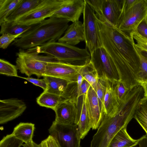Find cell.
Returning a JSON list of instances; mask_svg holds the SVG:
<instances>
[{
	"instance_id": "17",
	"label": "cell",
	"mask_w": 147,
	"mask_h": 147,
	"mask_svg": "<svg viewBox=\"0 0 147 147\" xmlns=\"http://www.w3.org/2000/svg\"><path fill=\"white\" fill-rule=\"evenodd\" d=\"M85 40L83 23L78 21L73 23L68 26L64 35L58 41L74 46Z\"/></svg>"
},
{
	"instance_id": "19",
	"label": "cell",
	"mask_w": 147,
	"mask_h": 147,
	"mask_svg": "<svg viewBox=\"0 0 147 147\" xmlns=\"http://www.w3.org/2000/svg\"><path fill=\"white\" fill-rule=\"evenodd\" d=\"M35 125L31 123L20 122L13 129L12 134L25 143L33 141Z\"/></svg>"
},
{
	"instance_id": "9",
	"label": "cell",
	"mask_w": 147,
	"mask_h": 147,
	"mask_svg": "<svg viewBox=\"0 0 147 147\" xmlns=\"http://www.w3.org/2000/svg\"><path fill=\"white\" fill-rule=\"evenodd\" d=\"M84 9L83 23L86 46L91 54L96 49L102 47L97 27L95 11L85 1Z\"/></svg>"
},
{
	"instance_id": "38",
	"label": "cell",
	"mask_w": 147,
	"mask_h": 147,
	"mask_svg": "<svg viewBox=\"0 0 147 147\" xmlns=\"http://www.w3.org/2000/svg\"><path fill=\"white\" fill-rule=\"evenodd\" d=\"M21 78L25 79L31 83L35 86L41 88L44 90L45 91L47 87V84L45 80L43 79H38L30 77L27 78L19 77Z\"/></svg>"
},
{
	"instance_id": "10",
	"label": "cell",
	"mask_w": 147,
	"mask_h": 147,
	"mask_svg": "<svg viewBox=\"0 0 147 147\" xmlns=\"http://www.w3.org/2000/svg\"><path fill=\"white\" fill-rule=\"evenodd\" d=\"M90 55V61L96 69L99 78L107 79L112 82L119 81L116 67L103 46L95 50Z\"/></svg>"
},
{
	"instance_id": "1",
	"label": "cell",
	"mask_w": 147,
	"mask_h": 147,
	"mask_svg": "<svg viewBox=\"0 0 147 147\" xmlns=\"http://www.w3.org/2000/svg\"><path fill=\"white\" fill-rule=\"evenodd\" d=\"M96 22L102 46L113 61L119 80L125 83L134 82L140 61L132 35L126 34L103 18L96 16Z\"/></svg>"
},
{
	"instance_id": "24",
	"label": "cell",
	"mask_w": 147,
	"mask_h": 147,
	"mask_svg": "<svg viewBox=\"0 0 147 147\" xmlns=\"http://www.w3.org/2000/svg\"><path fill=\"white\" fill-rule=\"evenodd\" d=\"M86 94L82 96L81 109L79 121L77 124L81 139H83L85 138L91 128L86 105L85 96Z\"/></svg>"
},
{
	"instance_id": "23",
	"label": "cell",
	"mask_w": 147,
	"mask_h": 147,
	"mask_svg": "<svg viewBox=\"0 0 147 147\" xmlns=\"http://www.w3.org/2000/svg\"><path fill=\"white\" fill-rule=\"evenodd\" d=\"M64 100L61 96L45 91L36 98V102L40 106L54 111L58 105Z\"/></svg>"
},
{
	"instance_id": "27",
	"label": "cell",
	"mask_w": 147,
	"mask_h": 147,
	"mask_svg": "<svg viewBox=\"0 0 147 147\" xmlns=\"http://www.w3.org/2000/svg\"><path fill=\"white\" fill-rule=\"evenodd\" d=\"M134 118L147 134V97L141 99L135 111Z\"/></svg>"
},
{
	"instance_id": "15",
	"label": "cell",
	"mask_w": 147,
	"mask_h": 147,
	"mask_svg": "<svg viewBox=\"0 0 147 147\" xmlns=\"http://www.w3.org/2000/svg\"><path fill=\"white\" fill-rule=\"evenodd\" d=\"M85 103L91 128L96 130L99 126L104 117L100 109L96 93L90 86L86 94Z\"/></svg>"
},
{
	"instance_id": "4",
	"label": "cell",
	"mask_w": 147,
	"mask_h": 147,
	"mask_svg": "<svg viewBox=\"0 0 147 147\" xmlns=\"http://www.w3.org/2000/svg\"><path fill=\"white\" fill-rule=\"evenodd\" d=\"M30 49L38 54H45L60 62L76 65H84L90 62L91 59L90 54L87 48L80 49L58 41Z\"/></svg>"
},
{
	"instance_id": "2",
	"label": "cell",
	"mask_w": 147,
	"mask_h": 147,
	"mask_svg": "<svg viewBox=\"0 0 147 147\" xmlns=\"http://www.w3.org/2000/svg\"><path fill=\"white\" fill-rule=\"evenodd\" d=\"M140 100L135 95L126 94L119 102L115 113L104 116L90 147H108L116 134L134 118Z\"/></svg>"
},
{
	"instance_id": "37",
	"label": "cell",
	"mask_w": 147,
	"mask_h": 147,
	"mask_svg": "<svg viewBox=\"0 0 147 147\" xmlns=\"http://www.w3.org/2000/svg\"><path fill=\"white\" fill-rule=\"evenodd\" d=\"M134 32L147 40V17L140 22Z\"/></svg>"
},
{
	"instance_id": "33",
	"label": "cell",
	"mask_w": 147,
	"mask_h": 147,
	"mask_svg": "<svg viewBox=\"0 0 147 147\" xmlns=\"http://www.w3.org/2000/svg\"><path fill=\"white\" fill-rule=\"evenodd\" d=\"M23 143L11 134L3 137L0 142V147H20Z\"/></svg>"
},
{
	"instance_id": "42",
	"label": "cell",
	"mask_w": 147,
	"mask_h": 147,
	"mask_svg": "<svg viewBox=\"0 0 147 147\" xmlns=\"http://www.w3.org/2000/svg\"><path fill=\"white\" fill-rule=\"evenodd\" d=\"M131 147H147V134L138 139L137 143Z\"/></svg>"
},
{
	"instance_id": "32",
	"label": "cell",
	"mask_w": 147,
	"mask_h": 147,
	"mask_svg": "<svg viewBox=\"0 0 147 147\" xmlns=\"http://www.w3.org/2000/svg\"><path fill=\"white\" fill-rule=\"evenodd\" d=\"M106 90V78L98 77L96 92L98 99L100 109L103 115L104 101Z\"/></svg>"
},
{
	"instance_id": "5",
	"label": "cell",
	"mask_w": 147,
	"mask_h": 147,
	"mask_svg": "<svg viewBox=\"0 0 147 147\" xmlns=\"http://www.w3.org/2000/svg\"><path fill=\"white\" fill-rule=\"evenodd\" d=\"M16 55V64L18 69L28 77L33 75L38 78L43 77L45 74L47 63L57 61L52 56L39 55L30 49H19Z\"/></svg>"
},
{
	"instance_id": "34",
	"label": "cell",
	"mask_w": 147,
	"mask_h": 147,
	"mask_svg": "<svg viewBox=\"0 0 147 147\" xmlns=\"http://www.w3.org/2000/svg\"><path fill=\"white\" fill-rule=\"evenodd\" d=\"M22 34L12 35L6 33L3 34L0 37V48L4 49H7L12 42L19 38Z\"/></svg>"
},
{
	"instance_id": "14",
	"label": "cell",
	"mask_w": 147,
	"mask_h": 147,
	"mask_svg": "<svg viewBox=\"0 0 147 147\" xmlns=\"http://www.w3.org/2000/svg\"><path fill=\"white\" fill-rule=\"evenodd\" d=\"M84 0H63L60 8L51 17L64 19L73 23L79 21L84 7Z\"/></svg>"
},
{
	"instance_id": "30",
	"label": "cell",
	"mask_w": 147,
	"mask_h": 147,
	"mask_svg": "<svg viewBox=\"0 0 147 147\" xmlns=\"http://www.w3.org/2000/svg\"><path fill=\"white\" fill-rule=\"evenodd\" d=\"M16 65L4 59H0V73L8 76L18 77Z\"/></svg>"
},
{
	"instance_id": "31",
	"label": "cell",
	"mask_w": 147,
	"mask_h": 147,
	"mask_svg": "<svg viewBox=\"0 0 147 147\" xmlns=\"http://www.w3.org/2000/svg\"><path fill=\"white\" fill-rule=\"evenodd\" d=\"M137 50L140 57V66L137 75L136 81L140 84L141 83L147 81V59L140 53L137 49Z\"/></svg>"
},
{
	"instance_id": "28",
	"label": "cell",
	"mask_w": 147,
	"mask_h": 147,
	"mask_svg": "<svg viewBox=\"0 0 147 147\" xmlns=\"http://www.w3.org/2000/svg\"><path fill=\"white\" fill-rule=\"evenodd\" d=\"M22 0H0V24L5 21Z\"/></svg>"
},
{
	"instance_id": "41",
	"label": "cell",
	"mask_w": 147,
	"mask_h": 147,
	"mask_svg": "<svg viewBox=\"0 0 147 147\" xmlns=\"http://www.w3.org/2000/svg\"><path fill=\"white\" fill-rule=\"evenodd\" d=\"M138 0H124L122 12H125L131 7Z\"/></svg>"
},
{
	"instance_id": "8",
	"label": "cell",
	"mask_w": 147,
	"mask_h": 147,
	"mask_svg": "<svg viewBox=\"0 0 147 147\" xmlns=\"http://www.w3.org/2000/svg\"><path fill=\"white\" fill-rule=\"evenodd\" d=\"M48 131L59 147H81L77 124H63L54 121Z\"/></svg>"
},
{
	"instance_id": "29",
	"label": "cell",
	"mask_w": 147,
	"mask_h": 147,
	"mask_svg": "<svg viewBox=\"0 0 147 147\" xmlns=\"http://www.w3.org/2000/svg\"><path fill=\"white\" fill-rule=\"evenodd\" d=\"M78 87L77 82L69 83L65 90L61 96L65 100L73 101L78 105Z\"/></svg>"
},
{
	"instance_id": "36",
	"label": "cell",
	"mask_w": 147,
	"mask_h": 147,
	"mask_svg": "<svg viewBox=\"0 0 147 147\" xmlns=\"http://www.w3.org/2000/svg\"><path fill=\"white\" fill-rule=\"evenodd\" d=\"M132 35L133 38L136 40V44H135L137 48L147 51V40L134 32Z\"/></svg>"
},
{
	"instance_id": "18",
	"label": "cell",
	"mask_w": 147,
	"mask_h": 147,
	"mask_svg": "<svg viewBox=\"0 0 147 147\" xmlns=\"http://www.w3.org/2000/svg\"><path fill=\"white\" fill-rule=\"evenodd\" d=\"M106 90L103 110L104 116L116 113L118 110L119 104L114 91L113 82L106 79Z\"/></svg>"
},
{
	"instance_id": "25",
	"label": "cell",
	"mask_w": 147,
	"mask_h": 147,
	"mask_svg": "<svg viewBox=\"0 0 147 147\" xmlns=\"http://www.w3.org/2000/svg\"><path fill=\"white\" fill-rule=\"evenodd\" d=\"M80 73L84 80L90 84L96 92L98 75L95 67L90 61L83 65Z\"/></svg>"
},
{
	"instance_id": "45",
	"label": "cell",
	"mask_w": 147,
	"mask_h": 147,
	"mask_svg": "<svg viewBox=\"0 0 147 147\" xmlns=\"http://www.w3.org/2000/svg\"><path fill=\"white\" fill-rule=\"evenodd\" d=\"M136 47L140 53L147 59V51L138 48Z\"/></svg>"
},
{
	"instance_id": "22",
	"label": "cell",
	"mask_w": 147,
	"mask_h": 147,
	"mask_svg": "<svg viewBox=\"0 0 147 147\" xmlns=\"http://www.w3.org/2000/svg\"><path fill=\"white\" fill-rule=\"evenodd\" d=\"M127 127H123L114 136L108 147H131L136 144L138 139L132 138L128 134Z\"/></svg>"
},
{
	"instance_id": "12",
	"label": "cell",
	"mask_w": 147,
	"mask_h": 147,
	"mask_svg": "<svg viewBox=\"0 0 147 147\" xmlns=\"http://www.w3.org/2000/svg\"><path fill=\"white\" fill-rule=\"evenodd\" d=\"M83 66L60 61L48 63L46 65L45 75L61 78L70 82H77L78 75Z\"/></svg>"
},
{
	"instance_id": "43",
	"label": "cell",
	"mask_w": 147,
	"mask_h": 147,
	"mask_svg": "<svg viewBox=\"0 0 147 147\" xmlns=\"http://www.w3.org/2000/svg\"><path fill=\"white\" fill-rule=\"evenodd\" d=\"M22 146L24 147H40V144H38L33 141L25 143L22 144Z\"/></svg>"
},
{
	"instance_id": "3",
	"label": "cell",
	"mask_w": 147,
	"mask_h": 147,
	"mask_svg": "<svg viewBox=\"0 0 147 147\" xmlns=\"http://www.w3.org/2000/svg\"><path fill=\"white\" fill-rule=\"evenodd\" d=\"M69 22L64 19L49 18L32 26L11 45L25 50L56 42L65 32Z\"/></svg>"
},
{
	"instance_id": "20",
	"label": "cell",
	"mask_w": 147,
	"mask_h": 147,
	"mask_svg": "<svg viewBox=\"0 0 147 147\" xmlns=\"http://www.w3.org/2000/svg\"><path fill=\"white\" fill-rule=\"evenodd\" d=\"M42 0H22L5 21L14 22L39 4Z\"/></svg>"
},
{
	"instance_id": "21",
	"label": "cell",
	"mask_w": 147,
	"mask_h": 147,
	"mask_svg": "<svg viewBox=\"0 0 147 147\" xmlns=\"http://www.w3.org/2000/svg\"><path fill=\"white\" fill-rule=\"evenodd\" d=\"M43 78L47 84V92L61 96L67 87L69 82L67 80L55 77L44 75Z\"/></svg>"
},
{
	"instance_id": "16",
	"label": "cell",
	"mask_w": 147,
	"mask_h": 147,
	"mask_svg": "<svg viewBox=\"0 0 147 147\" xmlns=\"http://www.w3.org/2000/svg\"><path fill=\"white\" fill-rule=\"evenodd\" d=\"M77 106L74 102L69 100H64L60 103L54 111L55 121L63 124H75L78 114Z\"/></svg>"
},
{
	"instance_id": "39",
	"label": "cell",
	"mask_w": 147,
	"mask_h": 147,
	"mask_svg": "<svg viewBox=\"0 0 147 147\" xmlns=\"http://www.w3.org/2000/svg\"><path fill=\"white\" fill-rule=\"evenodd\" d=\"M40 144V147H59L55 139L50 135Z\"/></svg>"
},
{
	"instance_id": "13",
	"label": "cell",
	"mask_w": 147,
	"mask_h": 147,
	"mask_svg": "<svg viewBox=\"0 0 147 147\" xmlns=\"http://www.w3.org/2000/svg\"><path fill=\"white\" fill-rule=\"evenodd\" d=\"M27 108L26 103L17 98L0 100V124H3L21 115Z\"/></svg>"
},
{
	"instance_id": "44",
	"label": "cell",
	"mask_w": 147,
	"mask_h": 147,
	"mask_svg": "<svg viewBox=\"0 0 147 147\" xmlns=\"http://www.w3.org/2000/svg\"><path fill=\"white\" fill-rule=\"evenodd\" d=\"M140 85L143 88L144 96L147 97V81L141 83Z\"/></svg>"
},
{
	"instance_id": "35",
	"label": "cell",
	"mask_w": 147,
	"mask_h": 147,
	"mask_svg": "<svg viewBox=\"0 0 147 147\" xmlns=\"http://www.w3.org/2000/svg\"><path fill=\"white\" fill-rule=\"evenodd\" d=\"M113 87L115 94L120 102L126 92L129 90L125 85L119 81L113 82Z\"/></svg>"
},
{
	"instance_id": "40",
	"label": "cell",
	"mask_w": 147,
	"mask_h": 147,
	"mask_svg": "<svg viewBox=\"0 0 147 147\" xmlns=\"http://www.w3.org/2000/svg\"><path fill=\"white\" fill-rule=\"evenodd\" d=\"M90 86V84L86 80H83L80 86L78 94V98L80 97L86 93Z\"/></svg>"
},
{
	"instance_id": "11",
	"label": "cell",
	"mask_w": 147,
	"mask_h": 147,
	"mask_svg": "<svg viewBox=\"0 0 147 147\" xmlns=\"http://www.w3.org/2000/svg\"><path fill=\"white\" fill-rule=\"evenodd\" d=\"M95 12L116 27L121 15L124 0H85Z\"/></svg>"
},
{
	"instance_id": "7",
	"label": "cell",
	"mask_w": 147,
	"mask_h": 147,
	"mask_svg": "<svg viewBox=\"0 0 147 147\" xmlns=\"http://www.w3.org/2000/svg\"><path fill=\"white\" fill-rule=\"evenodd\" d=\"M63 0H42L38 5L14 22L32 26L51 17L60 7Z\"/></svg>"
},
{
	"instance_id": "26",
	"label": "cell",
	"mask_w": 147,
	"mask_h": 147,
	"mask_svg": "<svg viewBox=\"0 0 147 147\" xmlns=\"http://www.w3.org/2000/svg\"><path fill=\"white\" fill-rule=\"evenodd\" d=\"M0 25L1 34L6 33L12 35L23 34L30 28L32 26L21 25L14 22L7 21L3 22L0 24Z\"/></svg>"
},
{
	"instance_id": "6",
	"label": "cell",
	"mask_w": 147,
	"mask_h": 147,
	"mask_svg": "<svg viewBox=\"0 0 147 147\" xmlns=\"http://www.w3.org/2000/svg\"><path fill=\"white\" fill-rule=\"evenodd\" d=\"M147 17V0H138L127 11L121 12L116 27L130 36L140 22Z\"/></svg>"
}]
</instances>
